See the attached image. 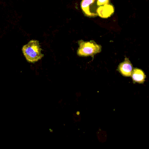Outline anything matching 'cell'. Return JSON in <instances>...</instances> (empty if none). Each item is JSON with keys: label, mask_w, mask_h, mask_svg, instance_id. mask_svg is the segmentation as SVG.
I'll use <instances>...</instances> for the list:
<instances>
[{"label": "cell", "mask_w": 149, "mask_h": 149, "mask_svg": "<svg viewBox=\"0 0 149 149\" xmlns=\"http://www.w3.org/2000/svg\"><path fill=\"white\" fill-rule=\"evenodd\" d=\"M109 1L110 0H97L96 3L98 6H100L101 5L108 4L109 2Z\"/></svg>", "instance_id": "7"}, {"label": "cell", "mask_w": 149, "mask_h": 149, "mask_svg": "<svg viewBox=\"0 0 149 149\" xmlns=\"http://www.w3.org/2000/svg\"><path fill=\"white\" fill-rule=\"evenodd\" d=\"M118 70L125 77L131 76L133 71V66L128 58H125V61L119 65Z\"/></svg>", "instance_id": "4"}, {"label": "cell", "mask_w": 149, "mask_h": 149, "mask_svg": "<svg viewBox=\"0 0 149 149\" xmlns=\"http://www.w3.org/2000/svg\"><path fill=\"white\" fill-rule=\"evenodd\" d=\"M41 51L39 41L34 40H30L22 47V52L27 61L30 63L36 62L44 56Z\"/></svg>", "instance_id": "1"}, {"label": "cell", "mask_w": 149, "mask_h": 149, "mask_svg": "<svg viewBox=\"0 0 149 149\" xmlns=\"http://www.w3.org/2000/svg\"><path fill=\"white\" fill-rule=\"evenodd\" d=\"M79 47L77 51V54L80 56H93L94 55L101 51V46L97 44L94 41H84L80 40L78 42Z\"/></svg>", "instance_id": "2"}, {"label": "cell", "mask_w": 149, "mask_h": 149, "mask_svg": "<svg viewBox=\"0 0 149 149\" xmlns=\"http://www.w3.org/2000/svg\"><path fill=\"white\" fill-rule=\"evenodd\" d=\"M131 77L134 83H143L146 78V76L144 72L141 69L138 68L133 69Z\"/></svg>", "instance_id": "6"}, {"label": "cell", "mask_w": 149, "mask_h": 149, "mask_svg": "<svg viewBox=\"0 0 149 149\" xmlns=\"http://www.w3.org/2000/svg\"><path fill=\"white\" fill-rule=\"evenodd\" d=\"M96 1L97 0H81L80 6L85 16L88 17L98 16L97 9L98 6L97 5Z\"/></svg>", "instance_id": "3"}, {"label": "cell", "mask_w": 149, "mask_h": 149, "mask_svg": "<svg viewBox=\"0 0 149 149\" xmlns=\"http://www.w3.org/2000/svg\"><path fill=\"white\" fill-rule=\"evenodd\" d=\"M98 16L102 18L109 17L114 12V7L111 4H106L98 7L97 9Z\"/></svg>", "instance_id": "5"}]
</instances>
